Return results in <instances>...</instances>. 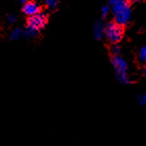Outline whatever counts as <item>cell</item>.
Returning <instances> with one entry per match:
<instances>
[{"instance_id": "6da1fadb", "label": "cell", "mask_w": 146, "mask_h": 146, "mask_svg": "<svg viewBox=\"0 0 146 146\" xmlns=\"http://www.w3.org/2000/svg\"><path fill=\"white\" fill-rule=\"evenodd\" d=\"M108 5L111 9L113 21L120 24L121 26H125L130 23L132 8L127 0H108Z\"/></svg>"}, {"instance_id": "7a4b0ae2", "label": "cell", "mask_w": 146, "mask_h": 146, "mask_svg": "<svg viewBox=\"0 0 146 146\" xmlns=\"http://www.w3.org/2000/svg\"><path fill=\"white\" fill-rule=\"evenodd\" d=\"M48 22V17L44 11H40L32 17L27 19L26 28L24 29V37L25 38H33L38 34L40 30L46 26Z\"/></svg>"}, {"instance_id": "3957f363", "label": "cell", "mask_w": 146, "mask_h": 146, "mask_svg": "<svg viewBox=\"0 0 146 146\" xmlns=\"http://www.w3.org/2000/svg\"><path fill=\"white\" fill-rule=\"evenodd\" d=\"M111 64L114 68L115 74L118 81L123 84H130L131 79L129 77V65L121 56H112Z\"/></svg>"}, {"instance_id": "277c9868", "label": "cell", "mask_w": 146, "mask_h": 146, "mask_svg": "<svg viewBox=\"0 0 146 146\" xmlns=\"http://www.w3.org/2000/svg\"><path fill=\"white\" fill-rule=\"evenodd\" d=\"M123 34L125 29L120 24L114 21L105 24V37L111 44L118 43L123 38Z\"/></svg>"}, {"instance_id": "5b68a950", "label": "cell", "mask_w": 146, "mask_h": 146, "mask_svg": "<svg viewBox=\"0 0 146 146\" xmlns=\"http://www.w3.org/2000/svg\"><path fill=\"white\" fill-rule=\"evenodd\" d=\"M41 11V7L36 1L34 0H28L27 2H25L23 4V7H22V13L25 15L26 17H32L36 13H40Z\"/></svg>"}, {"instance_id": "8992f818", "label": "cell", "mask_w": 146, "mask_h": 146, "mask_svg": "<svg viewBox=\"0 0 146 146\" xmlns=\"http://www.w3.org/2000/svg\"><path fill=\"white\" fill-rule=\"evenodd\" d=\"M93 35L96 40H101L105 37V24L102 21H97L93 26Z\"/></svg>"}, {"instance_id": "52a82bcc", "label": "cell", "mask_w": 146, "mask_h": 146, "mask_svg": "<svg viewBox=\"0 0 146 146\" xmlns=\"http://www.w3.org/2000/svg\"><path fill=\"white\" fill-rule=\"evenodd\" d=\"M22 37H24V30L21 28H15L9 35L11 40H20Z\"/></svg>"}, {"instance_id": "ba28073f", "label": "cell", "mask_w": 146, "mask_h": 146, "mask_svg": "<svg viewBox=\"0 0 146 146\" xmlns=\"http://www.w3.org/2000/svg\"><path fill=\"white\" fill-rule=\"evenodd\" d=\"M44 5L50 11H55L59 5V0H43Z\"/></svg>"}, {"instance_id": "9c48e42d", "label": "cell", "mask_w": 146, "mask_h": 146, "mask_svg": "<svg viewBox=\"0 0 146 146\" xmlns=\"http://www.w3.org/2000/svg\"><path fill=\"white\" fill-rule=\"evenodd\" d=\"M110 13H111V9H110V6L108 5V4H104V5L101 6L100 13H101V18L102 19H106L107 17L109 16Z\"/></svg>"}, {"instance_id": "30bf717a", "label": "cell", "mask_w": 146, "mask_h": 146, "mask_svg": "<svg viewBox=\"0 0 146 146\" xmlns=\"http://www.w3.org/2000/svg\"><path fill=\"white\" fill-rule=\"evenodd\" d=\"M138 60L142 63H146V44L140 47L138 52Z\"/></svg>"}, {"instance_id": "8fae6325", "label": "cell", "mask_w": 146, "mask_h": 146, "mask_svg": "<svg viewBox=\"0 0 146 146\" xmlns=\"http://www.w3.org/2000/svg\"><path fill=\"white\" fill-rule=\"evenodd\" d=\"M110 54H111V56H118L120 54V47L118 46L117 43L111 44V46H110Z\"/></svg>"}, {"instance_id": "7c38bea8", "label": "cell", "mask_w": 146, "mask_h": 146, "mask_svg": "<svg viewBox=\"0 0 146 146\" xmlns=\"http://www.w3.org/2000/svg\"><path fill=\"white\" fill-rule=\"evenodd\" d=\"M138 102L141 106H146V92L138 96Z\"/></svg>"}, {"instance_id": "4fadbf2b", "label": "cell", "mask_w": 146, "mask_h": 146, "mask_svg": "<svg viewBox=\"0 0 146 146\" xmlns=\"http://www.w3.org/2000/svg\"><path fill=\"white\" fill-rule=\"evenodd\" d=\"M16 21H17V17H16V15H13V13H11V15H8V16H7V22H8L9 24H13Z\"/></svg>"}, {"instance_id": "5bb4252c", "label": "cell", "mask_w": 146, "mask_h": 146, "mask_svg": "<svg viewBox=\"0 0 146 146\" xmlns=\"http://www.w3.org/2000/svg\"><path fill=\"white\" fill-rule=\"evenodd\" d=\"M127 1L130 3L131 5H133V4H137V3L143 2V1H145V0H127Z\"/></svg>"}, {"instance_id": "9a60e30c", "label": "cell", "mask_w": 146, "mask_h": 146, "mask_svg": "<svg viewBox=\"0 0 146 146\" xmlns=\"http://www.w3.org/2000/svg\"><path fill=\"white\" fill-rule=\"evenodd\" d=\"M143 74L146 76V64L144 65V67H143Z\"/></svg>"}, {"instance_id": "2e32d148", "label": "cell", "mask_w": 146, "mask_h": 146, "mask_svg": "<svg viewBox=\"0 0 146 146\" xmlns=\"http://www.w3.org/2000/svg\"><path fill=\"white\" fill-rule=\"evenodd\" d=\"M27 1H28V0H20V2H21L22 4H24V3L27 2Z\"/></svg>"}]
</instances>
